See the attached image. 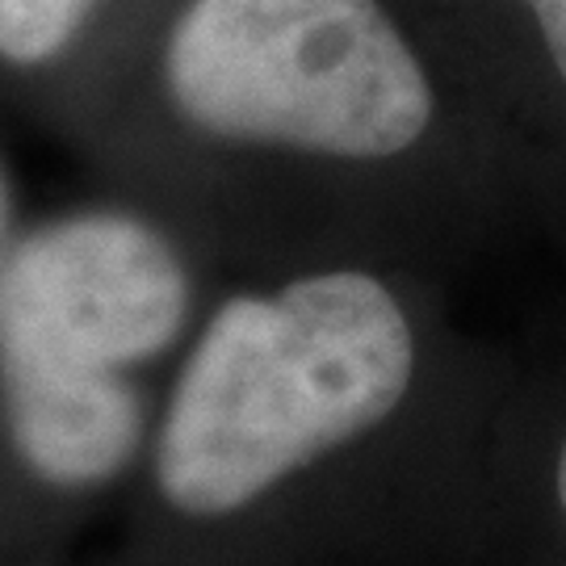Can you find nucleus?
Returning a JSON list of instances; mask_svg holds the SVG:
<instances>
[{
	"label": "nucleus",
	"instance_id": "5",
	"mask_svg": "<svg viewBox=\"0 0 566 566\" xmlns=\"http://www.w3.org/2000/svg\"><path fill=\"white\" fill-rule=\"evenodd\" d=\"M491 4H504L507 13L521 18L566 93V0H491Z\"/></svg>",
	"mask_w": 566,
	"mask_h": 566
},
{
	"label": "nucleus",
	"instance_id": "8",
	"mask_svg": "<svg viewBox=\"0 0 566 566\" xmlns=\"http://www.w3.org/2000/svg\"><path fill=\"white\" fill-rule=\"evenodd\" d=\"M93 566V563H88ZM109 566H156V563H147V558H139V554H122L118 563H109Z\"/></svg>",
	"mask_w": 566,
	"mask_h": 566
},
{
	"label": "nucleus",
	"instance_id": "4",
	"mask_svg": "<svg viewBox=\"0 0 566 566\" xmlns=\"http://www.w3.org/2000/svg\"><path fill=\"white\" fill-rule=\"evenodd\" d=\"M122 0H0V76L72 102L93 72V42Z\"/></svg>",
	"mask_w": 566,
	"mask_h": 566
},
{
	"label": "nucleus",
	"instance_id": "7",
	"mask_svg": "<svg viewBox=\"0 0 566 566\" xmlns=\"http://www.w3.org/2000/svg\"><path fill=\"white\" fill-rule=\"evenodd\" d=\"M558 504H563V516H566V441H563V449H558Z\"/></svg>",
	"mask_w": 566,
	"mask_h": 566
},
{
	"label": "nucleus",
	"instance_id": "3",
	"mask_svg": "<svg viewBox=\"0 0 566 566\" xmlns=\"http://www.w3.org/2000/svg\"><path fill=\"white\" fill-rule=\"evenodd\" d=\"M109 147L369 172L411 160L441 93L395 0H172L130 81L76 109Z\"/></svg>",
	"mask_w": 566,
	"mask_h": 566
},
{
	"label": "nucleus",
	"instance_id": "6",
	"mask_svg": "<svg viewBox=\"0 0 566 566\" xmlns=\"http://www.w3.org/2000/svg\"><path fill=\"white\" fill-rule=\"evenodd\" d=\"M21 198H18V181H13V168H9V156L0 151V277H4V264H9V252H13V240L21 231Z\"/></svg>",
	"mask_w": 566,
	"mask_h": 566
},
{
	"label": "nucleus",
	"instance_id": "2",
	"mask_svg": "<svg viewBox=\"0 0 566 566\" xmlns=\"http://www.w3.org/2000/svg\"><path fill=\"white\" fill-rule=\"evenodd\" d=\"M399 290L324 261L235 290L202 315L130 491L126 554L181 563L256 525L374 441L416 386Z\"/></svg>",
	"mask_w": 566,
	"mask_h": 566
},
{
	"label": "nucleus",
	"instance_id": "1",
	"mask_svg": "<svg viewBox=\"0 0 566 566\" xmlns=\"http://www.w3.org/2000/svg\"><path fill=\"white\" fill-rule=\"evenodd\" d=\"M198 303V252L147 198L21 223L0 277V566H76L102 507L130 500Z\"/></svg>",
	"mask_w": 566,
	"mask_h": 566
}]
</instances>
